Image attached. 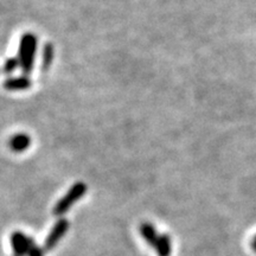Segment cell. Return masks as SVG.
I'll list each match as a JSON object with an SVG mask.
<instances>
[{"mask_svg": "<svg viewBox=\"0 0 256 256\" xmlns=\"http://www.w3.org/2000/svg\"><path fill=\"white\" fill-rule=\"evenodd\" d=\"M252 249H254V250L256 252V236H255V238H254V240H252Z\"/></svg>", "mask_w": 256, "mask_h": 256, "instance_id": "cell-12", "label": "cell"}, {"mask_svg": "<svg viewBox=\"0 0 256 256\" xmlns=\"http://www.w3.org/2000/svg\"><path fill=\"white\" fill-rule=\"evenodd\" d=\"M156 252L158 256H170L172 252V240L168 234H162L159 236L156 246Z\"/></svg>", "mask_w": 256, "mask_h": 256, "instance_id": "cell-8", "label": "cell"}, {"mask_svg": "<svg viewBox=\"0 0 256 256\" xmlns=\"http://www.w3.org/2000/svg\"><path fill=\"white\" fill-rule=\"evenodd\" d=\"M139 232H140V235L142 236V238L147 242V244H148L151 248H156V242H158L159 236H160L158 235V232H156V226L151 223L145 222L140 224Z\"/></svg>", "mask_w": 256, "mask_h": 256, "instance_id": "cell-6", "label": "cell"}, {"mask_svg": "<svg viewBox=\"0 0 256 256\" xmlns=\"http://www.w3.org/2000/svg\"><path fill=\"white\" fill-rule=\"evenodd\" d=\"M69 229V220L66 218H60L57 222L54 224L52 229L46 236V241H44V249L46 252L52 250L58 244V242L66 235V232Z\"/></svg>", "mask_w": 256, "mask_h": 256, "instance_id": "cell-3", "label": "cell"}, {"mask_svg": "<svg viewBox=\"0 0 256 256\" xmlns=\"http://www.w3.org/2000/svg\"><path fill=\"white\" fill-rule=\"evenodd\" d=\"M8 145L14 152L22 153L30 147L31 138L25 133H18L10 139Z\"/></svg>", "mask_w": 256, "mask_h": 256, "instance_id": "cell-7", "label": "cell"}, {"mask_svg": "<svg viewBox=\"0 0 256 256\" xmlns=\"http://www.w3.org/2000/svg\"><path fill=\"white\" fill-rule=\"evenodd\" d=\"M44 254H46V249H44V247H40V246L34 244V247L30 249L28 256H44Z\"/></svg>", "mask_w": 256, "mask_h": 256, "instance_id": "cell-11", "label": "cell"}, {"mask_svg": "<svg viewBox=\"0 0 256 256\" xmlns=\"http://www.w3.org/2000/svg\"><path fill=\"white\" fill-rule=\"evenodd\" d=\"M32 81L28 76H19V78H8L4 82V88L6 90H25L31 87Z\"/></svg>", "mask_w": 256, "mask_h": 256, "instance_id": "cell-5", "label": "cell"}, {"mask_svg": "<svg viewBox=\"0 0 256 256\" xmlns=\"http://www.w3.org/2000/svg\"><path fill=\"white\" fill-rule=\"evenodd\" d=\"M87 192V185L82 182H78L69 188L60 200L57 202L55 208H54L52 214L55 216H62L66 212H68L74 204L78 202L80 198H82Z\"/></svg>", "mask_w": 256, "mask_h": 256, "instance_id": "cell-2", "label": "cell"}, {"mask_svg": "<svg viewBox=\"0 0 256 256\" xmlns=\"http://www.w3.org/2000/svg\"><path fill=\"white\" fill-rule=\"evenodd\" d=\"M18 66H20V63H19L18 57H10V58L6 60L2 70H4V72L6 74V75H11V74L14 72V70L18 68Z\"/></svg>", "mask_w": 256, "mask_h": 256, "instance_id": "cell-10", "label": "cell"}, {"mask_svg": "<svg viewBox=\"0 0 256 256\" xmlns=\"http://www.w3.org/2000/svg\"><path fill=\"white\" fill-rule=\"evenodd\" d=\"M11 244L14 256H28L30 249L34 247L36 243L30 236L25 235L22 232H14L11 235Z\"/></svg>", "mask_w": 256, "mask_h": 256, "instance_id": "cell-4", "label": "cell"}, {"mask_svg": "<svg viewBox=\"0 0 256 256\" xmlns=\"http://www.w3.org/2000/svg\"><path fill=\"white\" fill-rule=\"evenodd\" d=\"M54 60V46L51 43H46L43 50V60H42V69L46 72L50 68Z\"/></svg>", "mask_w": 256, "mask_h": 256, "instance_id": "cell-9", "label": "cell"}, {"mask_svg": "<svg viewBox=\"0 0 256 256\" xmlns=\"http://www.w3.org/2000/svg\"><path fill=\"white\" fill-rule=\"evenodd\" d=\"M37 37L34 34H25L19 43L18 60L24 76H28L34 69V56L37 50Z\"/></svg>", "mask_w": 256, "mask_h": 256, "instance_id": "cell-1", "label": "cell"}]
</instances>
